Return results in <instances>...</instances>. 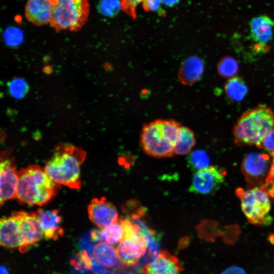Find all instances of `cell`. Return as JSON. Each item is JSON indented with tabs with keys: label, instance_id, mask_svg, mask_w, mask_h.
Here are the masks:
<instances>
[{
	"label": "cell",
	"instance_id": "6da1fadb",
	"mask_svg": "<svg viewBox=\"0 0 274 274\" xmlns=\"http://www.w3.org/2000/svg\"><path fill=\"white\" fill-rule=\"evenodd\" d=\"M60 186L39 165H30L18 172L16 198L23 204L42 206L55 196Z\"/></svg>",
	"mask_w": 274,
	"mask_h": 274
},
{
	"label": "cell",
	"instance_id": "7a4b0ae2",
	"mask_svg": "<svg viewBox=\"0 0 274 274\" xmlns=\"http://www.w3.org/2000/svg\"><path fill=\"white\" fill-rule=\"evenodd\" d=\"M86 156L85 152L78 147L68 144H59L44 169L58 184L79 189L81 187L80 167Z\"/></svg>",
	"mask_w": 274,
	"mask_h": 274
},
{
	"label": "cell",
	"instance_id": "3957f363",
	"mask_svg": "<svg viewBox=\"0 0 274 274\" xmlns=\"http://www.w3.org/2000/svg\"><path fill=\"white\" fill-rule=\"evenodd\" d=\"M274 128V112L271 108L259 105L245 111L233 129L237 145H255L261 148L265 136Z\"/></svg>",
	"mask_w": 274,
	"mask_h": 274
},
{
	"label": "cell",
	"instance_id": "277c9868",
	"mask_svg": "<svg viewBox=\"0 0 274 274\" xmlns=\"http://www.w3.org/2000/svg\"><path fill=\"white\" fill-rule=\"evenodd\" d=\"M180 126L173 119H156L145 124L141 133L144 152L155 158L173 156Z\"/></svg>",
	"mask_w": 274,
	"mask_h": 274
},
{
	"label": "cell",
	"instance_id": "5b68a950",
	"mask_svg": "<svg viewBox=\"0 0 274 274\" xmlns=\"http://www.w3.org/2000/svg\"><path fill=\"white\" fill-rule=\"evenodd\" d=\"M50 26L56 31L76 32L86 23L89 13L88 0H53Z\"/></svg>",
	"mask_w": 274,
	"mask_h": 274
},
{
	"label": "cell",
	"instance_id": "8992f818",
	"mask_svg": "<svg viewBox=\"0 0 274 274\" xmlns=\"http://www.w3.org/2000/svg\"><path fill=\"white\" fill-rule=\"evenodd\" d=\"M241 202L242 211L251 223L259 224L264 222L271 208L265 191L257 187L247 190L241 196Z\"/></svg>",
	"mask_w": 274,
	"mask_h": 274
},
{
	"label": "cell",
	"instance_id": "52a82bcc",
	"mask_svg": "<svg viewBox=\"0 0 274 274\" xmlns=\"http://www.w3.org/2000/svg\"><path fill=\"white\" fill-rule=\"evenodd\" d=\"M18 171L7 152H0V207L6 201L16 198Z\"/></svg>",
	"mask_w": 274,
	"mask_h": 274
},
{
	"label": "cell",
	"instance_id": "ba28073f",
	"mask_svg": "<svg viewBox=\"0 0 274 274\" xmlns=\"http://www.w3.org/2000/svg\"><path fill=\"white\" fill-rule=\"evenodd\" d=\"M224 181V175L215 166L207 167L193 174L189 188L190 192L207 195L216 191Z\"/></svg>",
	"mask_w": 274,
	"mask_h": 274
},
{
	"label": "cell",
	"instance_id": "9c48e42d",
	"mask_svg": "<svg viewBox=\"0 0 274 274\" xmlns=\"http://www.w3.org/2000/svg\"><path fill=\"white\" fill-rule=\"evenodd\" d=\"M269 166V158L267 155L252 152L244 158L242 170L247 182L256 185L263 181L266 174L268 175Z\"/></svg>",
	"mask_w": 274,
	"mask_h": 274
},
{
	"label": "cell",
	"instance_id": "30bf717a",
	"mask_svg": "<svg viewBox=\"0 0 274 274\" xmlns=\"http://www.w3.org/2000/svg\"><path fill=\"white\" fill-rule=\"evenodd\" d=\"M250 38L256 43L254 51L265 53L268 49L267 44L273 36L274 20L265 15L253 18L250 22Z\"/></svg>",
	"mask_w": 274,
	"mask_h": 274
},
{
	"label": "cell",
	"instance_id": "8fae6325",
	"mask_svg": "<svg viewBox=\"0 0 274 274\" xmlns=\"http://www.w3.org/2000/svg\"><path fill=\"white\" fill-rule=\"evenodd\" d=\"M0 246L23 252L18 211L13 212L9 217L0 218Z\"/></svg>",
	"mask_w": 274,
	"mask_h": 274
},
{
	"label": "cell",
	"instance_id": "7c38bea8",
	"mask_svg": "<svg viewBox=\"0 0 274 274\" xmlns=\"http://www.w3.org/2000/svg\"><path fill=\"white\" fill-rule=\"evenodd\" d=\"M88 214L90 221L100 228L118 221L117 209L105 197L92 199L88 206Z\"/></svg>",
	"mask_w": 274,
	"mask_h": 274
},
{
	"label": "cell",
	"instance_id": "4fadbf2b",
	"mask_svg": "<svg viewBox=\"0 0 274 274\" xmlns=\"http://www.w3.org/2000/svg\"><path fill=\"white\" fill-rule=\"evenodd\" d=\"M18 215L24 252L30 246L40 242L44 236L36 212L18 211Z\"/></svg>",
	"mask_w": 274,
	"mask_h": 274
},
{
	"label": "cell",
	"instance_id": "5bb4252c",
	"mask_svg": "<svg viewBox=\"0 0 274 274\" xmlns=\"http://www.w3.org/2000/svg\"><path fill=\"white\" fill-rule=\"evenodd\" d=\"M147 248V243L145 239L123 238L117 245L116 250L119 262L124 265L132 266L145 255Z\"/></svg>",
	"mask_w": 274,
	"mask_h": 274
},
{
	"label": "cell",
	"instance_id": "9a60e30c",
	"mask_svg": "<svg viewBox=\"0 0 274 274\" xmlns=\"http://www.w3.org/2000/svg\"><path fill=\"white\" fill-rule=\"evenodd\" d=\"M182 270L179 259L166 251H161L143 268L144 274H180Z\"/></svg>",
	"mask_w": 274,
	"mask_h": 274
},
{
	"label": "cell",
	"instance_id": "2e32d148",
	"mask_svg": "<svg viewBox=\"0 0 274 274\" xmlns=\"http://www.w3.org/2000/svg\"><path fill=\"white\" fill-rule=\"evenodd\" d=\"M53 6V0H28L25 8V17L38 26L50 24Z\"/></svg>",
	"mask_w": 274,
	"mask_h": 274
},
{
	"label": "cell",
	"instance_id": "e0dca14e",
	"mask_svg": "<svg viewBox=\"0 0 274 274\" xmlns=\"http://www.w3.org/2000/svg\"><path fill=\"white\" fill-rule=\"evenodd\" d=\"M36 213L45 238L56 240L63 235L61 218L58 210L39 209Z\"/></svg>",
	"mask_w": 274,
	"mask_h": 274
},
{
	"label": "cell",
	"instance_id": "ac0fdd59",
	"mask_svg": "<svg viewBox=\"0 0 274 274\" xmlns=\"http://www.w3.org/2000/svg\"><path fill=\"white\" fill-rule=\"evenodd\" d=\"M204 69L203 60L196 56H191L182 63L178 72V78L185 85H192L200 80Z\"/></svg>",
	"mask_w": 274,
	"mask_h": 274
},
{
	"label": "cell",
	"instance_id": "d6986e66",
	"mask_svg": "<svg viewBox=\"0 0 274 274\" xmlns=\"http://www.w3.org/2000/svg\"><path fill=\"white\" fill-rule=\"evenodd\" d=\"M92 241L102 242L115 247L124 237L123 227L118 221L99 230H93L91 232Z\"/></svg>",
	"mask_w": 274,
	"mask_h": 274
},
{
	"label": "cell",
	"instance_id": "ffe728a7",
	"mask_svg": "<svg viewBox=\"0 0 274 274\" xmlns=\"http://www.w3.org/2000/svg\"><path fill=\"white\" fill-rule=\"evenodd\" d=\"M92 253L96 262L105 268L115 267L119 260L116 248L102 242L94 245Z\"/></svg>",
	"mask_w": 274,
	"mask_h": 274
},
{
	"label": "cell",
	"instance_id": "44dd1931",
	"mask_svg": "<svg viewBox=\"0 0 274 274\" xmlns=\"http://www.w3.org/2000/svg\"><path fill=\"white\" fill-rule=\"evenodd\" d=\"M195 143L193 131L188 127L181 125L174 147V153L179 155L188 154L191 152Z\"/></svg>",
	"mask_w": 274,
	"mask_h": 274
},
{
	"label": "cell",
	"instance_id": "7402d4cb",
	"mask_svg": "<svg viewBox=\"0 0 274 274\" xmlns=\"http://www.w3.org/2000/svg\"><path fill=\"white\" fill-rule=\"evenodd\" d=\"M224 91L229 99L235 102H241L247 95L248 88L242 77L234 76L229 78L225 84Z\"/></svg>",
	"mask_w": 274,
	"mask_h": 274
},
{
	"label": "cell",
	"instance_id": "603a6c76",
	"mask_svg": "<svg viewBox=\"0 0 274 274\" xmlns=\"http://www.w3.org/2000/svg\"><path fill=\"white\" fill-rule=\"evenodd\" d=\"M218 74L224 78H230L235 76L238 71V64L236 60L231 56L222 57L217 64Z\"/></svg>",
	"mask_w": 274,
	"mask_h": 274
},
{
	"label": "cell",
	"instance_id": "cb8c5ba5",
	"mask_svg": "<svg viewBox=\"0 0 274 274\" xmlns=\"http://www.w3.org/2000/svg\"><path fill=\"white\" fill-rule=\"evenodd\" d=\"M187 161L189 167L193 170H198L209 167L210 163L208 154L201 150L190 152L187 157Z\"/></svg>",
	"mask_w": 274,
	"mask_h": 274
},
{
	"label": "cell",
	"instance_id": "d4e9b609",
	"mask_svg": "<svg viewBox=\"0 0 274 274\" xmlns=\"http://www.w3.org/2000/svg\"><path fill=\"white\" fill-rule=\"evenodd\" d=\"M7 87L11 96L16 99L23 98L29 90L28 83L24 79L18 77L9 81Z\"/></svg>",
	"mask_w": 274,
	"mask_h": 274
},
{
	"label": "cell",
	"instance_id": "484cf974",
	"mask_svg": "<svg viewBox=\"0 0 274 274\" xmlns=\"http://www.w3.org/2000/svg\"><path fill=\"white\" fill-rule=\"evenodd\" d=\"M144 0H120L121 9L133 19L136 18V8Z\"/></svg>",
	"mask_w": 274,
	"mask_h": 274
},
{
	"label": "cell",
	"instance_id": "4316f807",
	"mask_svg": "<svg viewBox=\"0 0 274 274\" xmlns=\"http://www.w3.org/2000/svg\"><path fill=\"white\" fill-rule=\"evenodd\" d=\"M162 0H144L142 2V6L147 12H157L160 16H164L165 12L162 8Z\"/></svg>",
	"mask_w": 274,
	"mask_h": 274
},
{
	"label": "cell",
	"instance_id": "83f0119b",
	"mask_svg": "<svg viewBox=\"0 0 274 274\" xmlns=\"http://www.w3.org/2000/svg\"><path fill=\"white\" fill-rule=\"evenodd\" d=\"M5 39L8 45L11 46H17L22 41V34L15 29H9L5 34Z\"/></svg>",
	"mask_w": 274,
	"mask_h": 274
},
{
	"label": "cell",
	"instance_id": "f1b7e54d",
	"mask_svg": "<svg viewBox=\"0 0 274 274\" xmlns=\"http://www.w3.org/2000/svg\"><path fill=\"white\" fill-rule=\"evenodd\" d=\"M261 148L270 153L274 151V128L265 136L261 143Z\"/></svg>",
	"mask_w": 274,
	"mask_h": 274
},
{
	"label": "cell",
	"instance_id": "f546056e",
	"mask_svg": "<svg viewBox=\"0 0 274 274\" xmlns=\"http://www.w3.org/2000/svg\"><path fill=\"white\" fill-rule=\"evenodd\" d=\"M221 274H246V273L242 268L234 266L227 268Z\"/></svg>",
	"mask_w": 274,
	"mask_h": 274
},
{
	"label": "cell",
	"instance_id": "4dcf8cb0",
	"mask_svg": "<svg viewBox=\"0 0 274 274\" xmlns=\"http://www.w3.org/2000/svg\"><path fill=\"white\" fill-rule=\"evenodd\" d=\"M271 156L272 157V162L270 164L269 168V172L266 178L265 181H271V182L274 181V151L271 153Z\"/></svg>",
	"mask_w": 274,
	"mask_h": 274
},
{
	"label": "cell",
	"instance_id": "1f68e13d",
	"mask_svg": "<svg viewBox=\"0 0 274 274\" xmlns=\"http://www.w3.org/2000/svg\"><path fill=\"white\" fill-rule=\"evenodd\" d=\"M180 0H162V3L165 6L172 7L179 3Z\"/></svg>",
	"mask_w": 274,
	"mask_h": 274
}]
</instances>
